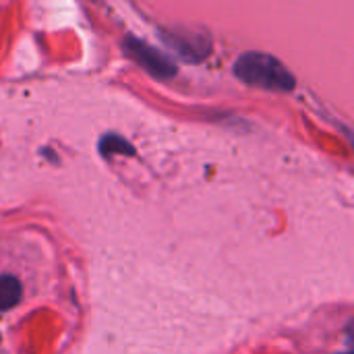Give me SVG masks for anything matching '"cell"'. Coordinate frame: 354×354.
Instances as JSON below:
<instances>
[{
	"instance_id": "cell-2",
	"label": "cell",
	"mask_w": 354,
	"mask_h": 354,
	"mask_svg": "<svg viewBox=\"0 0 354 354\" xmlns=\"http://www.w3.org/2000/svg\"><path fill=\"white\" fill-rule=\"evenodd\" d=\"M127 50H129V54L141 64V66H145L151 75H156V77H162V79H168V77H172L176 71H174V66L170 64V60L164 56V54H160L158 50H153V48H149L147 44H143V41H137V39H127Z\"/></svg>"
},
{
	"instance_id": "cell-3",
	"label": "cell",
	"mask_w": 354,
	"mask_h": 354,
	"mask_svg": "<svg viewBox=\"0 0 354 354\" xmlns=\"http://www.w3.org/2000/svg\"><path fill=\"white\" fill-rule=\"evenodd\" d=\"M21 295H23V288L15 276H0V311L17 307L21 301Z\"/></svg>"
},
{
	"instance_id": "cell-4",
	"label": "cell",
	"mask_w": 354,
	"mask_h": 354,
	"mask_svg": "<svg viewBox=\"0 0 354 354\" xmlns=\"http://www.w3.org/2000/svg\"><path fill=\"white\" fill-rule=\"evenodd\" d=\"M112 149L133 153L131 145H129V143H124L122 139H118V137H104V141H102V151H104V153H110Z\"/></svg>"
},
{
	"instance_id": "cell-5",
	"label": "cell",
	"mask_w": 354,
	"mask_h": 354,
	"mask_svg": "<svg viewBox=\"0 0 354 354\" xmlns=\"http://www.w3.org/2000/svg\"><path fill=\"white\" fill-rule=\"evenodd\" d=\"M344 354H353V353H344Z\"/></svg>"
},
{
	"instance_id": "cell-1",
	"label": "cell",
	"mask_w": 354,
	"mask_h": 354,
	"mask_svg": "<svg viewBox=\"0 0 354 354\" xmlns=\"http://www.w3.org/2000/svg\"><path fill=\"white\" fill-rule=\"evenodd\" d=\"M234 73L249 85L268 91H290L295 89L292 73L274 56L263 52H247L234 62Z\"/></svg>"
}]
</instances>
